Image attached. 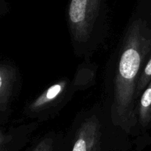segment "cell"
<instances>
[{
    "label": "cell",
    "instance_id": "52a82bcc",
    "mask_svg": "<svg viewBox=\"0 0 151 151\" xmlns=\"http://www.w3.org/2000/svg\"><path fill=\"white\" fill-rule=\"evenodd\" d=\"M139 123L147 127L151 122V81L142 94L138 107Z\"/></svg>",
    "mask_w": 151,
    "mask_h": 151
},
{
    "label": "cell",
    "instance_id": "7a4b0ae2",
    "mask_svg": "<svg viewBox=\"0 0 151 151\" xmlns=\"http://www.w3.org/2000/svg\"><path fill=\"white\" fill-rule=\"evenodd\" d=\"M100 0H73L68 7V20L74 40L85 42L89 38L100 16Z\"/></svg>",
    "mask_w": 151,
    "mask_h": 151
},
{
    "label": "cell",
    "instance_id": "3957f363",
    "mask_svg": "<svg viewBox=\"0 0 151 151\" xmlns=\"http://www.w3.org/2000/svg\"><path fill=\"white\" fill-rule=\"evenodd\" d=\"M71 88L70 83L66 79L52 84L27 106L25 114L41 119L47 116V113L54 112L55 109H58V106H63L66 98L70 97Z\"/></svg>",
    "mask_w": 151,
    "mask_h": 151
},
{
    "label": "cell",
    "instance_id": "30bf717a",
    "mask_svg": "<svg viewBox=\"0 0 151 151\" xmlns=\"http://www.w3.org/2000/svg\"><path fill=\"white\" fill-rule=\"evenodd\" d=\"M7 4L2 1H0V16L4 14L7 12Z\"/></svg>",
    "mask_w": 151,
    "mask_h": 151
},
{
    "label": "cell",
    "instance_id": "8992f818",
    "mask_svg": "<svg viewBox=\"0 0 151 151\" xmlns=\"http://www.w3.org/2000/svg\"><path fill=\"white\" fill-rule=\"evenodd\" d=\"M37 123L0 127V151H16L25 144Z\"/></svg>",
    "mask_w": 151,
    "mask_h": 151
},
{
    "label": "cell",
    "instance_id": "ba28073f",
    "mask_svg": "<svg viewBox=\"0 0 151 151\" xmlns=\"http://www.w3.org/2000/svg\"><path fill=\"white\" fill-rule=\"evenodd\" d=\"M60 137L54 132H50L36 142L31 151H55L58 139Z\"/></svg>",
    "mask_w": 151,
    "mask_h": 151
},
{
    "label": "cell",
    "instance_id": "6da1fadb",
    "mask_svg": "<svg viewBox=\"0 0 151 151\" xmlns=\"http://www.w3.org/2000/svg\"><path fill=\"white\" fill-rule=\"evenodd\" d=\"M150 52L151 29L142 19H136L127 29L119 52L111 107L114 124L128 134L137 123V86Z\"/></svg>",
    "mask_w": 151,
    "mask_h": 151
},
{
    "label": "cell",
    "instance_id": "8fae6325",
    "mask_svg": "<svg viewBox=\"0 0 151 151\" xmlns=\"http://www.w3.org/2000/svg\"><path fill=\"white\" fill-rule=\"evenodd\" d=\"M7 114L2 113V112L0 111V127L2 126V125H4L6 119H7Z\"/></svg>",
    "mask_w": 151,
    "mask_h": 151
},
{
    "label": "cell",
    "instance_id": "9c48e42d",
    "mask_svg": "<svg viewBox=\"0 0 151 151\" xmlns=\"http://www.w3.org/2000/svg\"><path fill=\"white\" fill-rule=\"evenodd\" d=\"M151 81V58L142 69L137 86V97L142 91H145Z\"/></svg>",
    "mask_w": 151,
    "mask_h": 151
},
{
    "label": "cell",
    "instance_id": "5b68a950",
    "mask_svg": "<svg viewBox=\"0 0 151 151\" xmlns=\"http://www.w3.org/2000/svg\"><path fill=\"white\" fill-rule=\"evenodd\" d=\"M18 72L7 62L0 61V111L8 114L17 88Z\"/></svg>",
    "mask_w": 151,
    "mask_h": 151
},
{
    "label": "cell",
    "instance_id": "277c9868",
    "mask_svg": "<svg viewBox=\"0 0 151 151\" xmlns=\"http://www.w3.org/2000/svg\"><path fill=\"white\" fill-rule=\"evenodd\" d=\"M102 127L96 116L84 119L78 127L71 151H100Z\"/></svg>",
    "mask_w": 151,
    "mask_h": 151
}]
</instances>
